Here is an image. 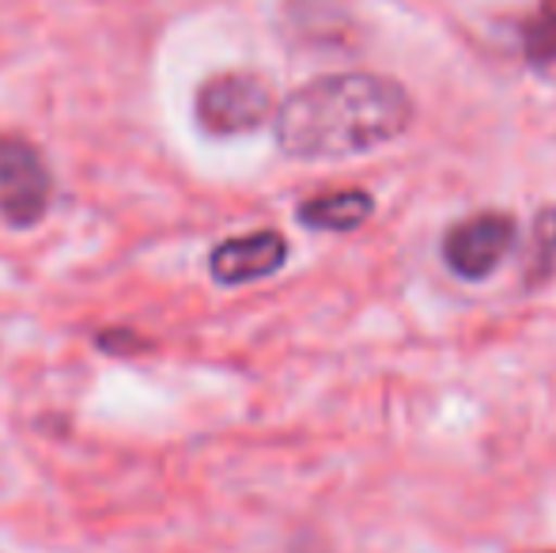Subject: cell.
Wrapping results in <instances>:
<instances>
[{
  "instance_id": "obj_1",
  "label": "cell",
  "mask_w": 556,
  "mask_h": 553,
  "mask_svg": "<svg viewBox=\"0 0 556 553\" xmlns=\"http://www.w3.org/2000/svg\"><path fill=\"white\" fill-rule=\"evenodd\" d=\"M413 122V99L390 76L337 73L303 84L277 106L273 134L292 160H344L397 140Z\"/></svg>"
},
{
  "instance_id": "obj_2",
  "label": "cell",
  "mask_w": 556,
  "mask_h": 553,
  "mask_svg": "<svg viewBox=\"0 0 556 553\" xmlns=\"http://www.w3.org/2000/svg\"><path fill=\"white\" fill-rule=\"evenodd\" d=\"M193 114H198L201 129L213 134V137L254 134V129H262L269 118H277L269 84L254 73L208 76V80L198 88Z\"/></svg>"
},
{
  "instance_id": "obj_3",
  "label": "cell",
  "mask_w": 556,
  "mask_h": 553,
  "mask_svg": "<svg viewBox=\"0 0 556 553\" xmlns=\"http://www.w3.org/2000/svg\"><path fill=\"white\" fill-rule=\"evenodd\" d=\"M53 201V175L46 155L20 134H0V221L35 228Z\"/></svg>"
},
{
  "instance_id": "obj_4",
  "label": "cell",
  "mask_w": 556,
  "mask_h": 553,
  "mask_svg": "<svg viewBox=\"0 0 556 553\" xmlns=\"http://www.w3.org/2000/svg\"><path fill=\"white\" fill-rule=\"evenodd\" d=\"M515 221L504 213H477L454 224L443 239V262L462 280H484L515 247Z\"/></svg>"
},
{
  "instance_id": "obj_5",
  "label": "cell",
  "mask_w": 556,
  "mask_h": 553,
  "mask_svg": "<svg viewBox=\"0 0 556 553\" xmlns=\"http://www.w3.org/2000/svg\"><path fill=\"white\" fill-rule=\"evenodd\" d=\"M288 262V239L280 231H250V236L224 239L208 254V274L216 285H250V280L273 277Z\"/></svg>"
},
{
  "instance_id": "obj_6",
  "label": "cell",
  "mask_w": 556,
  "mask_h": 553,
  "mask_svg": "<svg viewBox=\"0 0 556 553\" xmlns=\"http://www.w3.org/2000/svg\"><path fill=\"white\" fill-rule=\"evenodd\" d=\"M375 213V201L367 190H333L323 198H311L300 205V224L311 231H356Z\"/></svg>"
},
{
  "instance_id": "obj_7",
  "label": "cell",
  "mask_w": 556,
  "mask_h": 553,
  "mask_svg": "<svg viewBox=\"0 0 556 553\" xmlns=\"http://www.w3.org/2000/svg\"><path fill=\"white\" fill-rule=\"evenodd\" d=\"M522 53L530 65H556V0H542L538 12L522 23Z\"/></svg>"
},
{
  "instance_id": "obj_8",
  "label": "cell",
  "mask_w": 556,
  "mask_h": 553,
  "mask_svg": "<svg viewBox=\"0 0 556 553\" xmlns=\"http://www.w3.org/2000/svg\"><path fill=\"white\" fill-rule=\"evenodd\" d=\"M556 266V205H545L534 221V243H530V259H527V285H542L553 277Z\"/></svg>"
},
{
  "instance_id": "obj_9",
  "label": "cell",
  "mask_w": 556,
  "mask_h": 553,
  "mask_svg": "<svg viewBox=\"0 0 556 553\" xmlns=\"http://www.w3.org/2000/svg\"><path fill=\"white\" fill-rule=\"evenodd\" d=\"M96 345L103 349V353H114V356H132V353H144V349H152V341L140 338V334H132V330H125V326H114V330L99 334Z\"/></svg>"
},
{
  "instance_id": "obj_10",
  "label": "cell",
  "mask_w": 556,
  "mask_h": 553,
  "mask_svg": "<svg viewBox=\"0 0 556 553\" xmlns=\"http://www.w3.org/2000/svg\"><path fill=\"white\" fill-rule=\"evenodd\" d=\"M522 553H556V550H522Z\"/></svg>"
}]
</instances>
